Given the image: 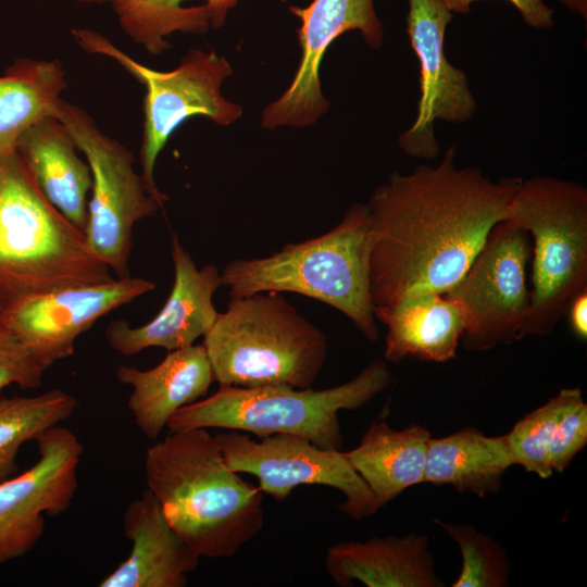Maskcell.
<instances>
[{
  "instance_id": "6da1fadb",
  "label": "cell",
  "mask_w": 587,
  "mask_h": 587,
  "mask_svg": "<svg viewBox=\"0 0 587 587\" xmlns=\"http://www.w3.org/2000/svg\"><path fill=\"white\" fill-rule=\"evenodd\" d=\"M521 180H492L480 168L459 167L455 145L436 165L392 172L366 203L373 312L415 292L446 294L492 227L508 218Z\"/></svg>"
},
{
  "instance_id": "7a4b0ae2",
  "label": "cell",
  "mask_w": 587,
  "mask_h": 587,
  "mask_svg": "<svg viewBox=\"0 0 587 587\" xmlns=\"http://www.w3.org/2000/svg\"><path fill=\"white\" fill-rule=\"evenodd\" d=\"M147 489L199 557L232 558L262 529L263 492L225 462L205 428L170 432L147 449Z\"/></svg>"
},
{
  "instance_id": "3957f363",
  "label": "cell",
  "mask_w": 587,
  "mask_h": 587,
  "mask_svg": "<svg viewBox=\"0 0 587 587\" xmlns=\"http://www.w3.org/2000/svg\"><path fill=\"white\" fill-rule=\"evenodd\" d=\"M372 230L366 203H354L325 234L286 243L260 259H234L221 273L230 298L257 292L304 295L349 317L371 341L378 328L370 294Z\"/></svg>"
},
{
  "instance_id": "277c9868",
  "label": "cell",
  "mask_w": 587,
  "mask_h": 587,
  "mask_svg": "<svg viewBox=\"0 0 587 587\" xmlns=\"http://www.w3.org/2000/svg\"><path fill=\"white\" fill-rule=\"evenodd\" d=\"M113 279L85 233L43 196L17 153L0 157V304Z\"/></svg>"
},
{
  "instance_id": "5b68a950",
  "label": "cell",
  "mask_w": 587,
  "mask_h": 587,
  "mask_svg": "<svg viewBox=\"0 0 587 587\" xmlns=\"http://www.w3.org/2000/svg\"><path fill=\"white\" fill-rule=\"evenodd\" d=\"M202 345L220 386L310 388L327 354L325 334L276 291L230 298Z\"/></svg>"
},
{
  "instance_id": "8992f818",
  "label": "cell",
  "mask_w": 587,
  "mask_h": 587,
  "mask_svg": "<svg viewBox=\"0 0 587 587\" xmlns=\"http://www.w3.org/2000/svg\"><path fill=\"white\" fill-rule=\"evenodd\" d=\"M391 382L386 362L376 359L351 380L322 390L285 385L220 386L212 396L176 411L166 427L170 432L225 428L260 438L295 435L325 449L341 450L338 412L367 404Z\"/></svg>"
},
{
  "instance_id": "52a82bcc",
  "label": "cell",
  "mask_w": 587,
  "mask_h": 587,
  "mask_svg": "<svg viewBox=\"0 0 587 587\" xmlns=\"http://www.w3.org/2000/svg\"><path fill=\"white\" fill-rule=\"evenodd\" d=\"M508 220L533 239L529 310L521 339L544 336L587 289V189L552 176L522 179Z\"/></svg>"
},
{
  "instance_id": "ba28073f",
  "label": "cell",
  "mask_w": 587,
  "mask_h": 587,
  "mask_svg": "<svg viewBox=\"0 0 587 587\" xmlns=\"http://www.w3.org/2000/svg\"><path fill=\"white\" fill-rule=\"evenodd\" d=\"M72 35L83 50L115 60L145 86L140 175L148 193L163 208L170 198L157 187L154 166L175 129L195 116L228 126L242 115L241 107L221 91L233 73L229 62L214 50L191 49L177 67L160 72L136 62L95 30L74 28Z\"/></svg>"
},
{
  "instance_id": "9c48e42d",
  "label": "cell",
  "mask_w": 587,
  "mask_h": 587,
  "mask_svg": "<svg viewBox=\"0 0 587 587\" xmlns=\"http://www.w3.org/2000/svg\"><path fill=\"white\" fill-rule=\"evenodd\" d=\"M53 116L68 129L91 171L87 242L117 278L128 277L133 227L161 207L136 173L133 152L105 135L86 111L60 98Z\"/></svg>"
},
{
  "instance_id": "30bf717a",
  "label": "cell",
  "mask_w": 587,
  "mask_h": 587,
  "mask_svg": "<svg viewBox=\"0 0 587 587\" xmlns=\"http://www.w3.org/2000/svg\"><path fill=\"white\" fill-rule=\"evenodd\" d=\"M529 235L510 220L497 223L463 276L445 294L461 308L465 350L486 351L521 340L529 310Z\"/></svg>"
},
{
  "instance_id": "8fae6325",
  "label": "cell",
  "mask_w": 587,
  "mask_h": 587,
  "mask_svg": "<svg viewBox=\"0 0 587 587\" xmlns=\"http://www.w3.org/2000/svg\"><path fill=\"white\" fill-rule=\"evenodd\" d=\"M226 464L259 480V488L276 501L286 500L301 485H323L339 490L338 509L360 521L377 512L374 496L341 450L325 449L295 435H272L253 440L242 432L215 435Z\"/></svg>"
},
{
  "instance_id": "7c38bea8",
  "label": "cell",
  "mask_w": 587,
  "mask_h": 587,
  "mask_svg": "<svg viewBox=\"0 0 587 587\" xmlns=\"http://www.w3.org/2000/svg\"><path fill=\"white\" fill-rule=\"evenodd\" d=\"M140 277L114 278L18 297L0 310V327L47 370L74 353L77 338L105 314L153 290Z\"/></svg>"
},
{
  "instance_id": "4fadbf2b",
  "label": "cell",
  "mask_w": 587,
  "mask_h": 587,
  "mask_svg": "<svg viewBox=\"0 0 587 587\" xmlns=\"http://www.w3.org/2000/svg\"><path fill=\"white\" fill-rule=\"evenodd\" d=\"M36 442L35 464L0 482V565L33 550L45 533V515L67 511L76 494L84 452L78 437L58 425Z\"/></svg>"
},
{
  "instance_id": "5bb4252c",
  "label": "cell",
  "mask_w": 587,
  "mask_h": 587,
  "mask_svg": "<svg viewBox=\"0 0 587 587\" xmlns=\"http://www.w3.org/2000/svg\"><path fill=\"white\" fill-rule=\"evenodd\" d=\"M407 33L420 64V99L413 124L398 138L409 157L433 160L440 147L437 120L464 123L477 110L465 72L453 66L445 51V35L453 13L442 0H408Z\"/></svg>"
},
{
  "instance_id": "9a60e30c",
  "label": "cell",
  "mask_w": 587,
  "mask_h": 587,
  "mask_svg": "<svg viewBox=\"0 0 587 587\" xmlns=\"http://www.w3.org/2000/svg\"><path fill=\"white\" fill-rule=\"evenodd\" d=\"M375 1L313 0L305 8H289L301 22L297 30L300 63L289 87L264 109L261 118L264 128L310 126L328 111L329 101L322 92L320 79L325 51L341 34L351 30H359L370 48L380 49L384 29Z\"/></svg>"
},
{
  "instance_id": "2e32d148",
  "label": "cell",
  "mask_w": 587,
  "mask_h": 587,
  "mask_svg": "<svg viewBox=\"0 0 587 587\" xmlns=\"http://www.w3.org/2000/svg\"><path fill=\"white\" fill-rule=\"evenodd\" d=\"M174 283L160 312L148 323L133 327L126 320L111 322L105 329L110 347L130 357L151 347L167 351L193 345L215 323V290L222 286L221 273L213 264L198 268L176 234L171 249Z\"/></svg>"
},
{
  "instance_id": "e0dca14e",
  "label": "cell",
  "mask_w": 587,
  "mask_h": 587,
  "mask_svg": "<svg viewBox=\"0 0 587 587\" xmlns=\"http://www.w3.org/2000/svg\"><path fill=\"white\" fill-rule=\"evenodd\" d=\"M123 530L130 553L100 587H184L199 557L175 533L158 500L146 488L124 513Z\"/></svg>"
},
{
  "instance_id": "ac0fdd59",
  "label": "cell",
  "mask_w": 587,
  "mask_h": 587,
  "mask_svg": "<svg viewBox=\"0 0 587 587\" xmlns=\"http://www.w3.org/2000/svg\"><path fill=\"white\" fill-rule=\"evenodd\" d=\"M116 378L132 387L128 408L137 427L151 440L158 439L176 411L203 398L214 380L203 345L168 351L149 370L121 365Z\"/></svg>"
},
{
  "instance_id": "d6986e66",
  "label": "cell",
  "mask_w": 587,
  "mask_h": 587,
  "mask_svg": "<svg viewBox=\"0 0 587 587\" xmlns=\"http://www.w3.org/2000/svg\"><path fill=\"white\" fill-rule=\"evenodd\" d=\"M325 569L334 583L351 587H442L427 536L373 537L330 546Z\"/></svg>"
},
{
  "instance_id": "ffe728a7",
  "label": "cell",
  "mask_w": 587,
  "mask_h": 587,
  "mask_svg": "<svg viewBox=\"0 0 587 587\" xmlns=\"http://www.w3.org/2000/svg\"><path fill=\"white\" fill-rule=\"evenodd\" d=\"M78 150L65 125L47 116L22 134L15 152L43 196L84 232L92 177Z\"/></svg>"
},
{
  "instance_id": "44dd1931",
  "label": "cell",
  "mask_w": 587,
  "mask_h": 587,
  "mask_svg": "<svg viewBox=\"0 0 587 587\" xmlns=\"http://www.w3.org/2000/svg\"><path fill=\"white\" fill-rule=\"evenodd\" d=\"M504 436L514 465L544 479L563 472L587 444V403L582 390L561 389Z\"/></svg>"
},
{
  "instance_id": "7402d4cb",
  "label": "cell",
  "mask_w": 587,
  "mask_h": 587,
  "mask_svg": "<svg viewBox=\"0 0 587 587\" xmlns=\"http://www.w3.org/2000/svg\"><path fill=\"white\" fill-rule=\"evenodd\" d=\"M374 316L387 327L384 355L389 362L451 360L464 330L460 305L445 294L415 292Z\"/></svg>"
},
{
  "instance_id": "603a6c76",
  "label": "cell",
  "mask_w": 587,
  "mask_h": 587,
  "mask_svg": "<svg viewBox=\"0 0 587 587\" xmlns=\"http://www.w3.org/2000/svg\"><path fill=\"white\" fill-rule=\"evenodd\" d=\"M429 430L412 424L392 429L385 419L371 424L360 445L345 452L371 489L377 509L405 489L424 483Z\"/></svg>"
},
{
  "instance_id": "cb8c5ba5",
  "label": "cell",
  "mask_w": 587,
  "mask_h": 587,
  "mask_svg": "<svg viewBox=\"0 0 587 587\" xmlns=\"http://www.w3.org/2000/svg\"><path fill=\"white\" fill-rule=\"evenodd\" d=\"M514 465L505 436H487L467 426L427 444L424 483L451 485L479 498L496 494L505 471Z\"/></svg>"
},
{
  "instance_id": "d4e9b609",
  "label": "cell",
  "mask_w": 587,
  "mask_h": 587,
  "mask_svg": "<svg viewBox=\"0 0 587 587\" xmlns=\"http://www.w3.org/2000/svg\"><path fill=\"white\" fill-rule=\"evenodd\" d=\"M238 0H113L123 32L148 53L159 55L172 48L175 33L204 34L224 25Z\"/></svg>"
},
{
  "instance_id": "484cf974",
  "label": "cell",
  "mask_w": 587,
  "mask_h": 587,
  "mask_svg": "<svg viewBox=\"0 0 587 587\" xmlns=\"http://www.w3.org/2000/svg\"><path fill=\"white\" fill-rule=\"evenodd\" d=\"M65 88V72L57 59L18 58L0 74V157L15 152L27 128L53 116Z\"/></svg>"
},
{
  "instance_id": "4316f807",
  "label": "cell",
  "mask_w": 587,
  "mask_h": 587,
  "mask_svg": "<svg viewBox=\"0 0 587 587\" xmlns=\"http://www.w3.org/2000/svg\"><path fill=\"white\" fill-rule=\"evenodd\" d=\"M78 408L70 392L55 388L30 397H0V482L14 476L20 448L70 419Z\"/></svg>"
},
{
  "instance_id": "83f0119b",
  "label": "cell",
  "mask_w": 587,
  "mask_h": 587,
  "mask_svg": "<svg viewBox=\"0 0 587 587\" xmlns=\"http://www.w3.org/2000/svg\"><path fill=\"white\" fill-rule=\"evenodd\" d=\"M435 521L457 542L462 555L461 570L452 587L508 586L511 565L497 540L471 525Z\"/></svg>"
},
{
  "instance_id": "f1b7e54d",
  "label": "cell",
  "mask_w": 587,
  "mask_h": 587,
  "mask_svg": "<svg viewBox=\"0 0 587 587\" xmlns=\"http://www.w3.org/2000/svg\"><path fill=\"white\" fill-rule=\"evenodd\" d=\"M45 371L15 337L0 327V397L9 385L22 389L40 387Z\"/></svg>"
},
{
  "instance_id": "f546056e",
  "label": "cell",
  "mask_w": 587,
  "mask_h": 587,
  "mask_svg": "<svg viewBox=\"0 0 587 587\" xmlns=\"http://www.w3.org/2000/svg\"><path fill=\"white\" fill-rule=\"evenodd\" d=\"M447 8L454 14H466L471 11V4L477 0H442ZM520 12L523 21L537 29H549L554 25L553 10L544 0H508Z\"/></svg>"
},
{
  "instance_id": "4dcf8cb0",
  "label": "cell",
  "mask_w": 587,
  "mask_h": 587,
  "mask_svg": "<svg viewBox=\"0 0 587 587\" xmlns=\"http://www.w3.org/2000/svg\"><path fill=\"white\" fill-rule=\"evenodd\" d=\"M566 315L574 334L586 340L587 338V289L579 292L570 302Z\"/></svg>"
},
{
  "instance_id": "1f68e13d",
  "label": "cell",
  "mask_w": 587,
  "mask_h": 587,
  "mask_svg": "<svg viewBox=\"0 0 587 587\" xmlns=\"http://www.w3.org/2000/svg\"><path fill=\"white\" fill-rule=\"evenodd\" d=\"M571 11L579 14L582 17H587V0H560Z\"/></svg>"
},
{
  "instance_id": "d6a6232c",
  "label": "cell",
  "mask_w": 587,
  "mask_h": 587,
  "mask_svg": "<svg viewBox=\"0 0 587 587\" xmlns=\"http://www.w3.org/2000/svg\"><path fill=\"white\" fill-rule=\"evenodd\" d=\"M77 2H82V3H108V2H112L113 0H75Z\"/></svg>"
},
{
  "instance_id": "836d02e7",
  "label": "cell",
  "mask_w": 587,
  "mask_h": 587,
  "mask_svg": "<svg viewBox=\"0 0 587 587\" xmlns=\"http://www.w3.org/2000/svg\"><path fill=\"white\" fill-rule=\"evenodd\" d=\"M2 305L0 304V310H1Z\"/></svg>"
}]
</instances>
